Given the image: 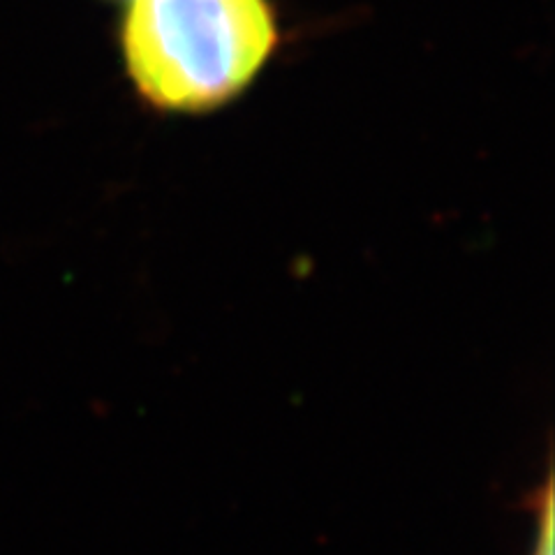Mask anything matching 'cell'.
<instances>
[{
    "label": "cell",
    "instance_id": "cell-1",
    "mask_svg": "<svg viewBox=\"0 0 555 555\" xmlns=\"http://www.w3.org/2000/svg\"><path fill=\"white\" fill-rule=\"evenodd\" d=\"M275 44L267 0H132L130 77L155 107L211 109L264 65Z\"/></svg>",
    "mask_w": 555,
    "mask_h": 555
},
{
    "label": "cell",
    "instance_id": "cell-2",
    "mask_svg": "<svg viewBox=\"0 0 555 555\" xmlns=\"http://www.w3.org/2000/svg\"><path fill=\"white\" fill-rule=\"evenodd\" d=\"M526 505L534 514V540L530 555H553V473L548 465L546 481L534 489L528 498Z\"/></svg>",
    "mask_w": 555,
    "mask_h": 555
}]
</instances>
